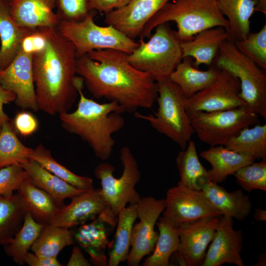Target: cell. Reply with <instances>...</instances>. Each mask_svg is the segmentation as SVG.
Returning a JSON list of instances; mask_svg holds the SVG:
<instances>
[{"label": "cell", "instance_id": "20", "mask_svg": "<svg viewBox=\"0 0 266 266\" xmlns=\"http://www.w3.org/2000/svg\"><path fill=\"white\" fill-rule=\"evenodd\" d=\"M227 30L222 27L206 29L197 33L190 40L182 41L183 57L195 59L194 66L211 65L216 58L220 46L228 40Z\"/></svg>", "mask_w": 266, "mask_h": 266}, {"label": "cell", "instance_id": "22", "mask_svg": "<svg viewBox=\"0 0 266 266\" xmlns=\"http://www.w3.org/2000/svg\"><path fill=\"white\" fill-rule=\"evenodd\" d=\"M201 191L208 202L223 215L242 221L250 213L252 204L249 197L241 189L229 192L217 183L209 181Z\"/></svg>", "mask_w": 266, "mask_h": 266}, {"label": "cell", "instance_id": "14", "mask_svg": "<svg viewBox=\"0 0 266 266\" xmlns=\"http://www.w3.org/2000/svg\"><path fill=\"white\" fill-rule=\"evenodd\" d=\"M0 84L16 96L18 106L33 111L39 110L33 70V55L20 49L13 61L0 70Z\"/></svg>", "mask_w": 266, "mask_h": 266}, {"label": "cell", "instance_id": "27", "mask_svg": "<svg viewBox=\"0 0 266 266\" xmlns=\"http://www.w3.org/2000/svg\"><path fill=\"white\" fill-rule=\"evenodd\" d=\"M219 6L228 21V40H244L250 31V18L256 9L255 0H218Z\"/></svg>", "mask_w": 266, "mask_h": 266}, {"label": "cell", "instance_id": "24", "mask_svg": "<svg viewBox=\"0 0 266 266\" xmlns=\"http://www.w3.org/2000/svg\"><path fill=\"white\" fill-rule=\"evenodd\" d=\"M21 166L27 171L30 181L49 194L59 208L65 205V199L85 191L51 173L32 159Z\"/></svg>", "mask_w": 266, "mask_h": 266}, {"label": "cell", "instance_id": "40", "mask_svg": "<svg viewBox=\"0 0 266 266\" xmlns=\"http://www.w3.org/2000/svg\"><path fill=\"white\" fill-rule=\"evenodd\" d=\"M56 12L61 21H78L91 10L88 0H54Z\"/></svg>", "mask_w": 266, "mask_h": 266}, {"label": "cell", "instance_id": "29", "mask_svg": "<svg viewBox=\"0 0 266 266\" xmlns=\"http://www.w3.org/2000/svg\"><path fill=\"white\" fill-rule=\"evenodd\" d=\"M28 211L18 193L0 197V245L11 242L22 226Z\"/></svg>", "mask_w": 266, "mask_h": 266}, {"label": "cell", "instance_id": "23", "mask_svg": "<svg viewBox=\"0 0 266 266\" xmlns=\"http://www.w3.org/2000/svg\"><path fill=\"white\" fill-rule=\"evenodd\" d=\"M221 69L214 63L206 70L194 66L192 58L185 57L171 73L169 78L180 89L186 98L206 88L217 78Z\"/></svg>", "mask_w": 266, "mask_h": 266}, {"label": "cell", "instance_id": "12", "mask_svg": "<svg viewBox=\"0 0 266 266\" xmlns=\"http://www.w3.org/2000/svg\"><path fill=\"white\" fill-rule=\"evenodd\" d=\"M136 206L139 221L132 229L131 249L126 260L130 266H139L142 258L154 249L159 236L154 227L165 208L166 201L165 199L145 197L140 199Z\"/></svg>", "mask_w": 266, "mask_h": 266}, {"label": "cell", "instance_id": "39", "mask_svg": "<svg viewBox=\"0 0 266 266\" xmlns=\"http://www.w3.org/2000/svg\"><path fill=\"white\" fill-rule=\"evenodd\" d=\"M233 175L237 184L248 192L255 190L266 191V160L242 166Z\"/></svg>", "mask_w": 266, "mask_h": 266}, {"label": "cell", "instance_id": "1", "mask_svg": "<svg viewBox=\"0 0 266 266\" xmlns=\"http://www.w3.org/2000/svg\"><path fill=\"white\" fill-rule=\"evenodd\" d=\"M127 55L114 49L90 51L77 58V74L93 97L117 102L124 112L150 108L158 96L157 83L133 66Z\"/></svg>", "mask_w": 266, "mask_h": 266}, {"label": "cell", "instance_id": "21", "mask_svg": "<svg viewBox=\"0 0 266 266\" xmlns=\"http://www.w3.org/2000/svg\"><path fill=\"white\" fill-rule=\"evenodd\" d=\"M111 228L106 221L98 217L73 232L74 239L88 253L91 263L95 266H108L105 251L109 244L108 236Z\"/></svg>", "mask_w": 266, "mask_h": 266}, {"label": "cell", "instance_id": "25", "mask_svg": "<svg viewBox=\"0 0 266 266\" xmlns=\"http://www.w3.org/2000/svg\"><path fill=\"white\" fill-rule=\"evenodd\" d=\"M200 156L210 164L211 168L208 170L210 180L217 184L222 183L227 176L233 175L238 169L255 161L224 145L210 146L200 152Z\"/></svg>", "mask_w": 266, "mask_h": 266}, {"label": "cell", "instance_id": "7", "mask_svg": "<svg viewBox=\"0 0 266 266\" xmlns=\"http://www.w3.org/2000/svg\"><path fill=\"white\" fill-rule=\"evenodd\" d=\"M213 63L238 78L240 98L252 111L266 120V73L264 70L240 52L234 42L228 40L220 46Z\"/></svg>", "mask_w": 266, "mask_h": 266}, {"label": "cell", "instance_id": "34", "mask_svg": "<svg viewBox=\"0 0 266 266\" xmlns=\"http://www.w3.org/2000/svg\"><path fill=\"white\" fill-rule=\"evenodd\" d=\"M74 244L73 232L69 228L45 224L32 246L33 253L45 257H57L66 246Z\"/></svg>", "mask_w": 266, "mask_h": 266}, {"label": "cell", "instance_id": "18", "mask_svg": "<svg viewBox=\"0 0 266 266\" xmlns=\"http://www.w3.org/2000/svg\"><path fill=\"white\" fill-rule=\"evenodd\" d=\"M169 0H130L124 6L105 13L104 22L134 39L150 19Z\"/></svg>", "mask_w": 266, "mask_h": 266}, {"label": "cell", "instance_id": "4", "mask_svg": "<svg viewBox=\"0 0 266 266\" xmlns=\"http://www.w3.org/2000/svg\"><path fill=\"white\" fill-rule=\"evenodd\" d=\"M170 21L176 24V33L182 41L191 40L206 29L220 26L228 32L229 28L218 0H173L167 2L147 23L139 40L150 37L158 25Z\"/></svg>", "mask_w": 266, "mask_h": 266}, {"label": "cell", "instance_id": "33", "mask_svg": "<svg viewBox=\"0 0 266 266\" xmlns=\"http://www.w3.org/2000/svg\"><path fill=\"white\" fill-rule=\"evenodd\" d=\"M158 221L156 223L158 238L152 254L143 263L144 266H168L171 255L179 249L180 239L177 227L163 217L159 218Z\"/></svg>", "mask_w": 266, "mask_h": 266}, {"label": "cell", "instance_id": "15", "mask_svg": "<svg viewBox=\"0 0 266 266\" xmlns=\"http://www.w3.org/2000/svg\"><path fill=\"white\" fill-rule=\"evenodd\" d=\"M219 217H204L177 227L180 239L177 252L184 265L202 266L206 248L214 237Z\"/></svg>", "mask_w": 266, "mask_h": 266}, {"label": "cell", "instance_id": "38", "mask_svg": "<svg viewBox=\"0 0 266 266\" xmlns=\"http://www.w3.org/2000/svg\"><path fill=\"white\" fill-rule=\"evenodd\" d=\"M237 49L263 70H266V24L244 40L234 42Z\"/></svg>", "mask_w": 266, "mask_h": 266}, {"label": "cell", "instance_id": "43", "mask_svg": "<svg viewBox=\"0 0 266 266\" xmlns=\"http://www.w3.org/2000/svg\"><path fill=\"white\" fill-rule=\"evenodd\" d=\"M14 125L17 132L27 136L33 133L38 128V122L30 113L22 111L18 113L14 120Z\"/></svg>", "mask_w": 266, "mask_h": 266}, {"label": "cell", "instance_id": "30", "mask_svg": "<svg viewBox=\"0 0 266 266\" xmlns=\"http://www.w3.org/2000/svg\"><path fill=\"white\" fill-rule=\"evenodd\" d=\"M224 146L255 160H266V124L244 128Z\"/></svg>", "mask_w": 266, "mask_h": 266}, {"label": "cell", "instance_id": "47", "mask_svg": "<svg viewBox=\"0 0 266 266\" xmlns=\"http://www.w3.org/2000/svg\"><path fill=\"white\" fill-rule=\"evenodd\" d=\"M67 266H90L91 263L84 257L78 246L73 247Z\"/></svg>", "mask_w": 266, "mask_h": 266}, {"label": "cell", "instance_id": "36", "mask_svg": "<svg viewBox=\"0 0 266 266\" xmlns=\"http://www.w3.org/2000/svg\"><path fill=\"white\" fill-rule=\"evenodd\" d=\"M30 158L51 173L78 189L88 191L94 189L93 180L90 177L76 175L59 163L52 157L50 151L42 144H39L33 149Z\"/></svg>", "mask_w": 266, "mask_h": 266}, {"label": "cell", "instance_id": "10", "mask_svg": "<svg viewBox=\"0 0 266 266\" xmlns=\"http://www.w3.org/2000/svg\"><path fill=\"white\" fill-rule=\"evenodd\" d=\"M198 137L210 146L224 145L242 129L257 124L258 115L247 105L213 112L188 113Z\"/></svg>", "mask_w": 266, "mask_h": 266}, {"label": "cell", "instance_id": "48", "mask_svg": "<svg viewBox=\"0 0 266 266\" xmlns=\"http://www.w3.org/2000/svg\"><path fill=\"white\" fill-rule=\"evenodd\" d=\"M254 218L256 221H265L266 220V211L264 209L256 208Z\"/></svg>", "mask_w": 266, "mask_h": 266}, {"label": "cell", "instance_id": "26", "mask_svg": "<svg viewBox=\"0 0 266 266\" xmlns=\"http://www.w3.org/2000/svg\"><path fill=\"white\" fill-rule=\"evenodd\" d=\"M33 30L18 25L11 16L9 1H0V70L13 61L23 38Z\"/></svg>", "mask_w": 266, "mask_h": 266}, {"label": "cell", "instance_id": "42", "mask_svg": "<svg viewBox=\"0 0 266 266\" xmlns=\"http://www.w3.org/2000/svg\"><path fill=\"white\" fill-rule=\"evenodd\" d=\"M47 35L46 28L33 30L23 39L20 49L32 55L42 50L46 46Z\"/></svg>", "mask_w": 266, "mask_h": 266}, {"label": "cell", "instance_id": "31", "mask_svg": "<svg viewBox=\"0 0 266 266\" xmlns=\"http://www.w3.org/2000/svg\"><path fill=\"white\" fill-rule=\"evenodd\" d=\"M117 217V228L108 260V266H118L127 259L133 227L137 218L136 204L124 207Z\"/></svg>", "mask_w": 266, "mask_h": 266}, {"label": "cell", "instance_id": "45", "mask_svg": "<svg viewBox=\"0 0 266 266\" xmlns=\"http://www.w3.org/2000/svg\"><path fill=\"white\" fill-rule=\"evenodd\" d=\"M25 264L30 266H62L57 257H45L28 252L24 259Z\"/></svg>", "mask_w": 266, "mask_h": 266}, {"label": "cell", "instance_id": "44", "mask_svg": "<svg viewBox=\"0 0 266 266\" xmlns=\"http://www.w3.org/2000/svg\"><path fill=\"white\" fill-rule=\"evenodd\" d=\"M130 0H88L91 10L106 13L126 5Z\"/></svg>", "mask_w": 266, "mask_h": 266}, {"label": "cell", "instance_id": "35", "mask_svg": "<svg viewBox=\"0 0 266 266\" xmlns=\"http://www.w3.org/2000/svg\"><path fill=\"white\" fill-rule=\"evenodd\" d=\"M45 225L37 222L28 211L21 228L16 233L11 242L4 246L5 253L18 265L25 264L26 254Z\"/></svg>", "mask_w": 266, "mask_h": 266}, {"label": "cell", "instance_id": "28", "mask_svg": "<svg viewBox=\"0 0 266 266\" xmlns=\"http://www.w3.org/2000/svg\"><path fill=\"white\" fill-rule=\"evenodd\" d=\"M176 163L180 176L178 183L193 190H201L210 181L208 170L199 160L193 140H190L186 147L179 152Z\"/></svg>", "mask_w": 266, "mask_h": 266}, {"label": "cell", "instance_id": "19", "mask_svg": "<svg viewBox=\"0 0 266 266\" xmlns=\"http://www.w3.org/2000/svg\"><path fill=\"white\" fill-rule=\"evenodd\" d=\"M9 3L12 19L21 27L57 28L60 22L54 11V0H11Z\"/></svg>", "mask_w": 266, "mask_h": 266}, {"label": "cell", "instance_id": "9", "mask_svg": "<svg viewBox=\"0 0 266 266\" xmlns=\"http://www.w3.org/2000/svg\"><path fill=\"white\" fill-rule=\"evenodd\" d=\"M120 159L123 171L119 178L114 177L115 168L107 163L99 164L94 175L100 181L101 191L112 213L117 216L128 203L136 204L141 198L135 189L141 177L137 161L128 146L122 147Z\"/></svg>", "mask_w": 266, "mask_h": 266}, {"label": "cell", "instance_id": "8", "mask_svg": "<svg viewBox=\"0 0 266 266\" xmlns=\"http://www.w3.org/2000/svg\"><path fill=\"white\" fill-rule=\"evenodd\" d=\"M89 13L78 21H61L56 28L74 45L77 58L93 50L114 49L131 53L139 45L112 26H100Z\"/></svg>", "mask_w": 266, "mask_h": 266}, {"label": "cell", "instance_id": "17", "mask_svg": "<svg viewBox=\"0 0 266 266\" xmlns=\"http://www.w3.org/2000/svg\"><path fill=\"white\" fill-rule=\"evenodd\" d=\"M242 240L241 231L233 229V218L221 215L201 266H221L225 263L243 266Z\"/></svg>", "mask_w": 266, "mask_h": 266}, {"label": "cell", "instance_id": "13", "mask_svg": "<svg viewBox=\"0 0 266 266\" xmlns=\"http://www.w3.org/2000/svg\"><path fill=\"white\" fill-rule=\"evenodd\" d=\"M163 217L175 227L207 217L220 216L221 212L207 200L201 190H195L177 183L169 189Z\"/></svg>", "mask_w": 266, "mask_h": 266}, {"label": "cell", "instance_id": "16", "mask_svg": "<svg viewBox=\"0 0 266 266\" xmlns=\"http://www.w3.org/2000/svg\"><path fill=\"white\" fill-rule=\"evenodd\" d=\"M71 199L69 204L58 208L48 224L69 229L103 214L112 213L101 189L85 191Z\"/></svg>", "mask_w": 266, "mask_h": 266}, {"label": "cell", "instance_id": "6", "mask_svg": "<svg viewBox=\"0 0 266 266\" xmlns=\"http://www.w3.org/2000/svg\"><path fill=\"white\" fill-rule=\"evenodd\" d=\"M158 107L154 114L135 112L136 118L148 121L153 128L184 149L194 133L186 110V97L179 87L169 78L156 81Z\"/></svg>", "mask_w": 266, "mask_h": 266}, {"label": "cell", "instance_id": "46", "mask_svg": "<svg viewBox=\"0 0 266 266\" xmlns=\"http://www.w3.org/2000/svg\"><path fill=\"white\" fill-rule=\"evenodd\" d=\"M15 95L4 88L0 84V130L3 123L9 121L8 116L3 111V105L15 101Z\"/></svg>", "mask_w": 266, "mask_h": 266}, {"label": "cell", "instance_id": "5", "mask_svg": "<svg viewBox=\"0 0 266 266\" xmlns=\"http://www.w3.org/2000/svg\"><path fill=\"white\" fill-rule=\"evenodd\" d=\"M146 41L139 45L127 58L136 69L148 74L156 82L169 78L183 59L182 42L168 23L158 25Z\"/></svg>", "mask_w": 266, "mask_h": 266}, {"label": "cell", "instance_id": "32", "mask_svg": "<svg viewBox=\"0 0 266 266\" xmlns=\"http://www.w3.org/2000/svg\"><path fill=\"white\" fill-rule=\"evenodd\" d=\"M17 191L33 218L39 223L49 224L59 208L51 196L32 184L29 178Z\"/></svg>", "mask_w": 266, "mask_h": 266}, {"label": "cell", "instance_id": "3", "mask_svg": "<svg viewBox=\"0 0 266 266\" xmlns=\"http://www.w3.org/2000/svg\"><path fill=\"white\" fill-rule=\"evenodd\" d=\"M84 80L78 86L79 101L73 112L59 114L63 128L79 136L88 143L96 156L102 161L108 159L115 140L112 135L125 126L123 108L114 101L100 103L86 97L83 92Z\"/></svg>", "mask_w": 266, "mask_h": 266}, {"label": "cell", "instance_id": "2", "mask_svg": "<svg viewBox=\"0 0 266 266\" xmlns=\"http://www.w3.org/2000/svg\"><path fill=\"white\" fill-rule=\"evenodd\" d=\"M47 44L33 55V70L39 110L51 115L67 112L78 95L82 78L77 76L73 44L56 28H46Z\"/></svg>", "mask_w": 266, "mask_h": 266}, {"label": "cell", "instance_id": "41", "mask_svg": "<svg viewBox=\"0 0 266 266\" xmlns=\"http://www.w3.org/2000/svg\"><path fill=\"white\" fill-rule=\"evenodd\" d=\"M29 178L27 171L20 165H11L0 169V197L13 195Z\"/></svg>", "mask_w": 266, "mask_h": 266}, {"label": "cell", "instance_id": "50", "mask_svg": "<svg viewBox=\"0 0 266 266\" xmlns=\"http://www.w3.org/2000/svg\"><path fill=\"white\" fill-rule=\"evenodd\" d=\"M1 0H4V1H10V0H0V1H1Z\"/></svg>", "mask_w": 266, "mask_h": 266}, {"label": "cell", "instance_id": "11", "mask_svg": "<svg viewBox=\"0 0 266 266\" xmlns=\"http://www.w3.org/2000/svg\"><path fill=\"white\" fill-rule=\"evenodd\" d=\"M240 92L238 78L229 71L221 69L213 83L185 98V109L187 113H190L223 111L247 105L240 98Z\"/></svg>", "mask_w": 266, "mask_h": 266}, {"label": "cell", "instance_id": "37", "mask_svg": "<svg viewBox=\"0 0 266 266\" xmlns=\"http://www.w3.org/2000/svg\"><path fill=\"white\" fill-rule=\"evenodd\" d=\"M33 150L20 141L9 121L3 123L0 130V169L28 162Z\"/></svg>", "mask_w": 266, "mask_h": 266}, {"label": "cell", "instance_id": "49", "mask_svg": "<svg viewBox=\"0 0 266 266\" xmlns=\"http://www.w3.org/2000/svg\"><path fill=\"white\" fill-rule=\"evenodd\" d=\"M256 10L266 14V0H255Z\"/></svg>", "mask_w": 266, "mask_h": 266}]
</instances>
